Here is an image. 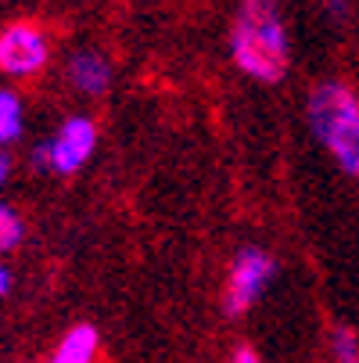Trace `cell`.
<instances>
[{
	"label": "cell",
	"mask_w": 359,
	"mask_h": 363,
	"mask_svg": "<svg viewBox=\"0 0 359 363\" xmlns=\"http://www.w3.org/2000/svg\"><path fill=\"white\" fill-rule=\"evenodd\" d=\"M230 50L241 72L263 83H277L287 69V33L277 0H241Z\"/></svg>",
	"instance_id": "cell-1"
},
{
	"label": "cell",
	"mask_w": 359,
	"mask_h": 363,
	"mask_svg": "<svg viewBox=\"0 0 359 363\" xmlns=\"http://www.w3.org/2000/svg\"><path fill=\"white\" fill-rule=\"evenodd\" d=\"M309 123L334 162L359 177V97L341 83H320L309 97Z\"/></svg>",
	"instance_id": "cell-2"
},
{
	"label": "cell",
	"mask_w": 359,
	"mask_h": 363,
	"mask_svg": "<svg viewBox=\"0 0 359 363\" xmlns=\"http://www.w3.org/2000/svg\"><path fill=\"white\" fill-rule=\"evenodd\" d=\"M47 58H50V43L36 26L18 22L0 33V69L8 76H33L47 65Z\"/></svg>",
	"instance_id": "cell-3"
},
{
	"label": "cell",
	"mask_w": 359,
	"mask_h": 363,
	"mask_svg": "<svg viewBox=\"0 0 359 363\" xmlns=\"http://www.w3.org/2000/svg\"><path fill=\"white\" fill-rule=\"evenodd\" d=\"M270 277H273V259L259 248H244L237 255L230 277H227V313L230 317L244 313V309L263 295Z\"/></svg>",
	"instance_id": "cell-4"
},
{
	"label": "cell",
	"mask_w": 359,
	"mask_h": 363,
	"mask_svg": "<svg viewBox=\"0 0 359 363\" xmlns=\"http://www.w3.org/2000/svg\"><path fill=\"white\" fill-rule=\"evenodd\" d=\"M97 144V126L83 116L69 119L58 137L50 140V169H58V173H76L86 159H90V151Z\"/></svg>",
	"instance_id": "cell-5"
},
{
	"label": "cell",
	"mask_w": 359,
	"mask_h": 363,
	"mask_svg": "<svg viewBox=\"0 0 359 363\" xmlns=\"http://www.w3.org/2000/svg\"><path fill=\"white\" fill-rule=\"evenodd\" d=\"M65 72H69V83H72L76 90L90 94V97L105 94V90L112 86V65L101 58L97 50H79V55H72Z\"/></svg>",
	"instance_id": "cell-6"
},
{
	"label": "cell",
	"mask_w": 359,
	"mask_h": 363,
	"mask_svg": "<svg viewBox=\"0 0 359 363\" xmlns=\"http://www.w3.org/2000/svg\"><path fill=\"white\" fill-rule=\"evenodd\" d=\"M93 352H97V331L93 328H72L50 363H93Z\"/></svg>",
	"instance_id": "cell-7"
},
{
	"label": "cell",
	"mask_w": 359,
	"mask_h": 363,
	"mask_svg": "<svg viewBox=\"0 0 359 363\" xmlns=\"http://www.w3.org/2000/svg\"><path fill=\"white\" fill-rule=\"evenodd\" d=\"M22 133V101L11 90H0V144H8Z\"/></svg>",
	"instance_id": "cell-8"
},
{
	"label": "cell",
	"mask_w": 359,
	"mask_h": 363,
	"mask_svg": "<svg viewBox=\"0 0 359 363\" xmlns=\"http://www.w3.org/2000/svg\"><path fill=\"white\" fill-rule=\"evenodd\" d=\"M18 241H22V220H18L15 209H8V205L0 201V252H11Z\"/></svg>",
	"instance_id": "cell-9"
},
{
	"label": "cell",
	"mask_w": 359,
	"mask_h": 363,
	"mask_svg": "<svg viewBox=\"0 0 359 363\" xmlns=\"http://www.w3.org/2000/svg\"><path fill=\"white\" fill-rule=\"evenodd\" d=\"M331 349H334V359L338 363H359V342H355V335L348 328H334Z\"/></svg>",
	"instance_id": "cell-10"
},
{
	"label": "cell",
	"mask_w": 359,
	"mask_h": 363,
	"mask_svg": "<svg viewBox=\"0 0 359 363\" xmlns=\"http://www.w3.org/2000/svg\"><path fill=\"white\" fill-rule=\"evenodd\" d=\"M230 363H263V359H259V352H255L251 345H241V349H234Z\"/></svg>",
	"instance_id": "cell-11"
},
{
	"label": "cell",
	"mask_w": 359,
	"mask_h": 363,
	"mask_svg": "<svg viewBox=\"0 0 359 363\" xmlns=\"http://www.w3.org/2000/svg\"><path fill=\"white\" fill-rule=\"evenodd\" d=\"M33 162L43 169V166H50V144H36V151H33Z\"/></svg>",
	"instance_id": "cell-12"
},
{
	"label": "cell",
	"mask_w": 359,
	"mask_h": 363,
	"mask_svg": "<svg viewBox=\"0 0 359 363\" xmlns=\"http://www.w3.org/2000/svg\"><path fill=\"white\" fill-rule=\"evenodd\" d=\"M8 177H11V159H8L4 151H0V187L8 184Z\"/></svg>",
	"instance_id": "cell-13"
},
{
	"label": "cell",
	"mask_w": 359,
	"mask_h": 363,
	"mask_svg": "<svg viewBox=\"0 0 359 363\" xmlns=\"http://www.w3.org/2000/svg\"><path fill=\"white\" fill-rule=\"evenodd\" d=\"M8 288H11V274L0 267V295H8Z\"/></svg>",
	"instance_id": "cell-14"
},
{
	"label": "cell",
	"mask_w": 359,
	"mask_h": 363,
	"mask_svg": "<svg viewBox=\"0 0 359 363\" xmlns=\"http://www.w3.org/2000/svg\"><path fill=\"white\" fill-rule=\"evenodd\" d=\"M331 4H334V8H338V11H341V0H331Z\"/></svg>",
	"instance_id": "cell-15"
}]
</instances>
